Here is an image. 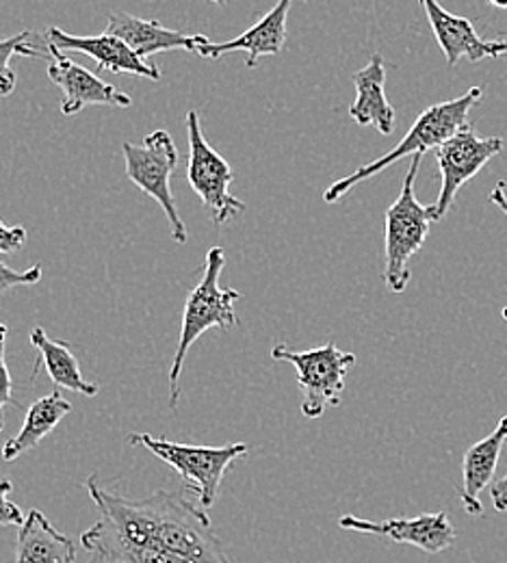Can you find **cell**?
Returning a JSON list of instances; mask_svg holds the SVG:
<instances>
[{
    "mask_svg": "<svg viewBox=\"0 0 507 563\" xmlns=\"http://www.w3.org/2000/svg\"><path fill=\"white\" fill-rule=\"evenodd\" d=\"M76 544L40 511L31 509L15 538V563H74Z\"/></svg>",
    "mask_w": 507,
    "mask_h": 563,
    "instance_id": "18",
    "label": "cell"
},
{
    "mask_svg": "<svg viewBox=\"0 0 507 563\" xmlns=\"http://www.w3.org/2000/svg\"><path fill=\"white\" fill-rule=\"evenodd\" d=\"M482 96H484L482 87H471L460 98L438 102V104H432L430 109H426L417 118V122L412 124L408 135L399 141L390 152H386L384 156L359 167L354 174H350V176L337 180L334 185H330L323 194V202L334 205L345 194H350L356 185L377 176L379 172H384L386 167H390L393 163H397L406 156L415 158V156H423L430 150H438L444 141L451 140L453 135H458L462 129L469 126V113L482 100Z\"/></svg>",
    "mask_w": 507,
    "mask_h": 563,
    "instance_id": "2",
    "label": "cell"
},
{
    "mask_svg": "<svg viewBox=\"0 0 507 563\" xmlns=\"http://www.w3.org/2000/svg\"><path fill=\"white\" fill-rule=\"evenodd\" d=\"M126 176L129 180L140 187L145 196H150L169 221V232L174 243L185 245L189 239L187 225L178 214L176 200L172 196L169 180L178 165V147L167 131H154L145 135L144 143H122Z\"/></svg>",
    "mask_w": 507,
    "mask_h": 563,
    "instance_id": "7",
    "label": "cell"
},
{
    "mask_svg": "<svg viewBox=\"0 0 507 563\" xmlns=\"http://www.w3.org/2000/svg\"><path fill=\"white\" fill-rule=\"evenodd\" d=\"M42 274H44L42 265H33L26 272H15V269L7 267L4 263H0V292H7L18 286H33L42 280Z\"/></svg>",
    "mask_w": 507,
    "mask_h": 563,
    "instance_id": "23",
    "label": "cell"
},
{
    "mask_svg": "<svg viewBox=\"0 0 507 563\" xmlns=\"http://www.w3.org/2000/svg\"><path fill=\"white\" fill-rule=\"evenodd\" d=\"M225 267V250L223 247H211L207 252L205 274L196 288L187 295L185 312H183V325H180V339L176 353L172 355L169 366V408L178 406L180 399V373L187 360V353L191 345L211 328H219L223 332H230L241 323L234 301L241 297L234 288H221L219 276Z\"/></svg>",
    "mask_w": 507,
    "mask_h": 563,
    "instance_id": "3",
    "label": "cell"
},
{
    "mask_svg": "<svg viewBox=\"0 0 507 563\" xmlns=\"http://www.w3.org/2000/svg\"><path fill=\"white\" fill-rule=\"evenodd\" d=\"M29 241V232L24 225H7L0 219V254H15Z\"/></svg>",
    "mask_w": 507,
    "mask_h": 563,
    "instance_id": "25",
    "label": "cell"
},
{
    "mask_svg": "<svg viewBox=\"0 0 507 563\" xmlns=\"http://www.w3.org/2000/svg\"><path fill=\"white\" fill-rule=\"evenodd\" d=\"M423 156H415L410 169L404 178L399 198L386 209L384 217V282L395 292L401 295L410 282L408 263L423 247L430 228L434 223L432 207H423L415 196V180Z\"/></svg>",
    "mask_w": 507,
    "mask_h": 563,
    "instance_id": "4",
    "label": "cell"
},
{
    "mask_svg": "<svg viewBox=\"0 0 507 563\" xmlns=\"http://www.w3.org/2000/svg\"><path fill=\"white\" fill-rule=\"evenodd\" d=\"M423 9L428 13V20L432 24L436 42L440 44L444 59L449 66H455L462 57H466L469 62L477 64L482 59H497V51H495V42H484L473 22L449 13L444 7H440L434 0H423Z\"/></svg>",
    "mask_w": 507,
    "mask_h": 563,
    "instance_id": "15",
    "label": "cell"
},
{
    "mask_svg": "<svg viewBox=\"0 0 507 563\" xmlns=\"http://www.w3.org/2000/svg\"><path fill=\"white\" fill-rule=\"evenodd\" d=\"M4 347H7V325L0 323V431L4 429V408L20 404L13 399V382L7 368V357H4Z\"/></svg>",
    "mask_w": 507,
    "mask_h": 563,
    "instance_id": "22",
    "label": "cell"
},
{
    "mask_svg": "<svg viewBox=\"0 0 507 563\" xmlns=\"http://www.w3.org/2000/svg\"><path fill=\"white\" fill-rule=\"evenodd\" d=\"M506 440L507 417H504L491 435L475 442L464 455L460 500H462V507L469 516H482L484 514L480 494L493 484V477H495V471H497V464H499Z\"/></svg>",
    "mask_w": 507,
    "mask_h": 563,
    "instance_id": "16",
    "label": "cell"
},
{
    "mask_svg": "<svg viewBox=\"0 0 507 563\" xmlns=\"http://www.w3.org/2000/svg\"><path fill=\"white\" fill-rule=\"evenodd\" d=\"M13 57H33V59H51V46L44 35L22 31L7 40H0V96H9L15 89L18 76L11 68Z\"/></svg>",
    "mask_w": 507,
    "mask_h": 563,
    "instance_id": "21",
    "label": "cell"
},
{
    "mask_svg": "<svg viewBox=\"0 0 507 563\" xmlns=\"http://www.w3.org/2000/svg\"><path fill=\"white\" fill-rule=\"evenodd\" d=\"M491 202H493L495 207H499L507 217L506 183H497V187H495V189H493V194H491Z\"/></svg>",
    "mask_w": 507,
    "mask_h": 563,
    "instance_id": "27",
    "label": "cell"
},
{
    "mask_svg": "<svg viewBox=\"0 0 507 563\" xmlns=\"http://www.w3.org/2000/svg\"><path fill=\"white\" fill-rule=\"evenodd\" d=\"M131 444H142L152 455L169 464L185 482V490L198 496V503L209 509L218 500L219 486L225 471L250 455V446L243 442L225 446H198L180 444L167 438H154L150 433H131Z\"/></svg>",
    "mask_w": 507,
    "mask_h": 563,
    "instance_id": "5",
    "label": "cell"
},
{
    "mask_svg": "<svg viewBox=\"0 0 507 563\" xmlns=\"http://www.w3.org/2000/svg\"><path fill=\"white\" fill-rule=\"evenodd\" d=\"M53 62L48 64V78L62 89V113L76 115L85 107H133V98L118 87L104 82L93 71L74 64L64 53L51 48Z\"/></svg>",
    "mask_w": 507,
    "mask_h": 563,
    "instance_id": "11",
    "label": "cell"
},
{
    "mask_svg": "<svg viewBox=\"0 0 507 563\" xmlns=\"http://www.w3.org/2000/svg\"><path fill=\"white\" fill-rule=\"evenodd\" d=\"M356 100L350 115L361 126H373L382 135L395 131V109L386 96V64L379 53L371 57L363 70L354 74Z\"/></svg>",
    "mask_w": 507,
    "mask_h": 563,
    "instance_id": "17",
    "label": "cell"
},
{
    "mask_svg": "<svg viewBox=\"0 0 507 563\" xmlns=\"http://www.w3.org/2000/svg\"><path fill=\"white\" fill-rule=\"evenodd\" d=\"M502 314H504V319H506L507 321V308H504V310H502Z\"/></svg>",
    "mask_w": 507,
    "mask_h": 563,
    "instance_id": "29",
    "label": "cell"
},
{
    "mask_svg": "<svg viewBox=\"0 0 507 563\" xmlns=\"http://www.w3.org/2000/svg\"><path fill=\"white\" fill-rule=\"evenodd\" d=\"M272 357L295 366L301 390V415L306 419H321L328 408L341 404L345 379L356 366V355L339 350L334 343L306 352H290L287 345H276Z\"/></svg>",
    "mask_w": 507,
    "mask_h": 563,
    "instance_id": "6",
    "label": "cell"
},
{
    "mask_svg": "<svg viewBox=\"0 0 507 563\" xmlns=\"http://www.w3.org/2000/svg\"><path fill=\"white\" fill-rule=\"evenodd\" d=\"M506 141L502 137H482L477 135L471 124L462 129L458 135L444 141L434 150L436 163L440 169V194L432 205V217L440 221L447 212L451 211L458 191L475 178L491 158L504 152Z\"/></svg>",
    "mask_w": 507,
    "mask_h": 563,
    "instance_id": "9",
    "label": "cell"
},
{
    "mask_svg": "<svg viewBox=\"0 0 507 563\" xmlns=\"http://www.w3.org/2000/svg\"><path fill=\"white\" fill-rule=\"evenodd\" d=\"M29 341L40 353V357L35 362V368H33V377H37L40 366H44L46 373L51 375V379L59 388H66V390L82 395V397H96L100 393V388L96 384H91L82 377L80 364H78L76 355H74L70 345L66 341L51 339L42 328H35L31 332Z\"/></svg>",
    "mask_w": 507,
    "mask_h": 563,
    "instance_id": "19",
    "label": "cell"
},
{
    "mask_svg": "<svg viewBox=\"0 0 507 563\" xmlns=\"http://www.w3.org/2000/svg\"><path fill=\"white\" fill-rule=\"evenodd\" d=\"M46 44L59 53H80L91 57L100 70L115 71V74H133L150 80H161V70L150 66L142 57H137L124 42L111 37L107 33L85 37V35H70L57 26L46 31Z\"/></svg>",
    "mask_w": 507,
    "mask_h": 563,
    "instance_id": "13",
    "label": "cell"
},
{
    "mask_svg": "<svg viewBox=\"0 0 507 563\" xmlns=\"http://www.w3.org/2000/svg\"><path fill=\"white\" fill-rule=\"evenodd\" d=\"M491 496L497 511H507V473L497 484L491 486Z\"/></svg>",
    "mask_w": 507,
    "mask_h": 563,
    "instance_id": "26",
    "label": "cell"
},
{
    "mask_svg": "<svg viewBox=\"0 0 507 563\" xmlns=\"http://www.w3.org/2000/svg\"><path fill=\"white\" fill-rule=\"evenodd\" d=\"M73 412V404L62 397V393L46 395L37 399L22 422V429L2 446V460L13 462L20 455L40 446V442L55 431V427Z\"/></svg>",
    "mask_w": 507,
    "mask_h": 563,
    "instance_id": "20",
    "label": "cell"
},
{
    "mask_svg": "<svg viewBox=\"0 0 507 563\" xmlns=\"http://www.w3.org/2000/svg\"><path fill=\"white\" fill-rule=\"evenodd\" d=\"M13 484L9 479H0V527H22L26 516L24 511L9 500Z\"/></svg>",
    "mask_w": 507,
    "mask_h": 563,
    "instance_id": "24",
    "label": "cell"
},
{
    "mask_svg": "<svg viewBox=\"0 0 507 563\" xmlns=\"http://www.w3.org/2000/svg\"><path fill=\"white\" fill-rule=\"evenodd\" d=\"M85 490L100 520L82 531L89 563H232L207 516L185 490H156L142 500L109 493L91 475Z\"/></svg>",
    "mask_w": 507,
    "mask_h": 563,
    "instance_id": "1",
    "label": "cell"
},
{
    "mask_svg": "<svg viewBox=\"0 0 507 563\" xmlns=\"http://www.w3.org/2000/svg\"><path fill=\"white\" fill-rule=\"evenodd\" d=\"M495 51H497V57L507 55V37H502V40L495 42Z\"/></svg>",
    "mask_w": 507,
    "mask_h": 563,
    "instance_id": "28",
    "label": "cell"
},
{
    "mask_svg": "<svg viewBox=\"0 0 507 563\" xmlns=\"http://www.w3.org/2000/svg\"><path fill=\"white\" fill-rule=\"evenodd\" d=\"M290 0H280L276 7H272L254 26H250L243 35L216 44L207 40L198 55L205 59H218L228 53H245V66L254 68L261 57L278 55L287 44V18H289Z\"/></svg>",
    "mask_w": 507,
    "mask_h": 563,
    "instance_id": "14",
    "label": "cell"
},
{
    "mask_svg": "<svg viewBox=\"0 0 507 563\" xmlns=\"http://www.w3.org/2000/svg\"><path fill=\"white\" fill-rule=\"evenodd\" d=\"M341 529L368 533L375 538L390 540L395 544H410L421 549L428 555H438L455 544V529L449 522L444 511L438 514H421L415 518H390V520H363L356 516H341Z\"/></svg>",
    "mask_w": 507,
    "mask_h": 563,
    "instance_id": "10",
    "label": "cell"
},
{
    "mask_svg": "<svg viewBox=\"0 0 507 563\" xmlns=\"http://www.w3.org/2000/svg\"><path fill=\"white\" fill-rule=\"evenodd\" d=\"M187 137H189V161L187 183L202 200L205 209L211 212L213 221L223 225L232 217L245 212V202L230 194L234 180L230 163L207 141L198 111L187 113Z\"/></svg>",
    "mask_w": 507,
    "mask_h": 563,
    "instance_id": "8",
    "label": "cell"
},
{
    "mask_svg": "<svg viewBox=\"0 0 507 563\" xmlns=\"http://www.w3.org/2000/svg\"><path fill=\"white\" fill-rule=\"evenodd\" d=\"M104 33L124 42L144 62L167 51H189L198 55V48L209 40L202 33L187 35L163 26L158 20H144L126 11H111Z\"/></svg>",
    "mask_w": 507,
    "mask_h": 563,
    "instance_id": "12",
    "label": "cell"
}]
</instances>
